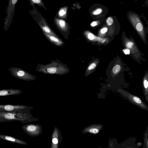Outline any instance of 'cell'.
I'll use <instances>...</instances> for the list:
<instances>
[{"label": "cell", "mask_w": 148, "mask_h": 148, "mask_svg": "<svg viewBox=\"0 0 148 148\" xmlns=\"http://www.w3.org/2000/svg\"><path fill=\"white\" fill-rule=\"evenodd\" d=\"M50 63L44 64H38L36 67L38 72L47 74H56L62 75L68 74L70 69L66 64L58 59L52 60Z\"/></svg>", "instance_id": "cell-1"}, {"label": "cell", "mask_w": 148, "mask_h": 148, "mask_svg": "<svg viewBox=\"0 0 148 148\" xmlns=\"http://www.w3.org/2000/svg\"><path fill=\"white\" fill-rule=\"evenodd\" d=\"M31 111L26 112H9L0 111V123L17 121L22 123H31L39 119L33 116Z\"/></svg>", "instance_id": "cell-2"}, {"label": "cell", "mask_w": 148, "mask_h": 148, "mask_svg": "<svg viewBox=\"0 0 148 148\" xmlns=\"http://www.w3.org/2000/svg\"><path fill=\"white\" fill-rule=\"evenodd\" d=\"M109 11V9L107 7L98 3L94 4L89 9L90 14L93 19L106 17Z\"/></svg>", "instance_id": "cell-3"}, {"label": "cell", "mask_w": 148, "mask_h": 148, "mask_svg": "<svg viewBox=\"0 0 148 148\" xmlns=\"http://www.w3.org/2000/svg\"><path fill=\"white\" fill-rule=\"evenodd\" d=\"M34 108L22 105L0 104V111L9 112H26Z\"/></svg>", "instance_id": "cell-4"}, {"label": "cell", "mask_w": 148, "mask_h": 148, "mask_svg": "<svg viewBox=\"0 0 148 148\" xmlns=\"http://www.w3.org/2000/svg\"><path fill=\"white\" fill-rule=\"evenodd\" d=\"M22 128L27 134L32 137L37 136L42 132V127L38 124L28 123L22 126Z\"/></svg>", "instance_id": "cell-5"}, {"label": "cell", "mask_w": 148, "mask_h": 148, "mask_svg": "<svg viewBox=\"0 0 148 148\" xmlns=\"http://www.w3.org/2000/svg\"><path fill=\"white\" fill-rule=\"evenodd\" d=\"M18 0H9L5 12L7 16L4 18L5 26L9 25L11 23L14 15L15 5Z\"/></svg>", "instance_id": "cell-6"}, {"label": "cell", "mask_w": 148, "mask_h": 148, "mask_svg": "<svg viewBox=\"0 0 148 148\" xmlns=\"http://www.w3.org/2000/svg\"><path fill=\"white\" fill-rule=\"evenodd\" d=\"M52 143L51 148H57L59 143H61L62 137L60 130L55 127L52 134Z\"/></svg>", "instance_id": "cell-7"}, {"label": "cell", "mask_w": 148, "mask_h": 148, "mask_svg": "<svg viewBox=\"0 0 148 148\" xmlns=\"http://www.w3.org/2000/svg\"><path fill=\"white\" fill-rule=\"evenodd\" d=\"M42 32L46 38L54 45L61 47L65 44V42L60 38L49 34L43 31Z\"/></svg>", "instance_id": "cell-8"}, {"label": "cell", "mask_w": 148, "mask_h": 148, "mask_svg": "<svg viewBox=\"0 0 148 148\" xmlns=\"http://www.w3.org/2000/svg\"><path fill=\"white\" fill-rule=\"evenodd\" d=\"M0 139L21 145H27V144L26 142L22 140L7 135L0 134Z\"/></svg>", "instance_id": "cell-9"}, {"label": "cell", "mask_w": 148, "mask_h": 148, "mask_svg": "<svg viewBox=\"0 0 148 148\" xmlns=\"http://www.w3.org/2000/svg\"><path fill=\"white\" fill-rule=\"evenodd\" d=\"M22 91L19 89H8L0 90V97L16 95L20 94Z\"/></svg>", "instance_id": "cell-10"}, {"label": "cell", "mask_w": 148, "mask_h": 148, "mask_svg": "<svg viewBox=\"0 0 148 148\" xmlns=\"http://www.w3.org/2000/svg\"><path fill=\"white\" fill-rule=\"evenodd\" d=\"M106 17L99 18L95 19L90 23V25L92 27H94L100 25L105 21Z\"/></svg>", "instance_id": "cell-11"}, {"label": "cell", "mask_w": 148, "mask_h": 148, "mask_svg": "<svg viewBox=\"0 0 148 148\" xmlns=\"http://www.w3.org/2000/svg\"><path fill=\"white\" fill-rule=\"evenodd\" d=\"M99 130L97 128H86L85 129L83 132H88L91 133L96 134L99 132Z\"/></svg>", "instance_id": "cell-12"}, {"label": "cell", "mask_w": 148, "mask_h": 148, "mask_svg": "<svg viewBox=\"0 0 148 148\" xmlns=\"http://www.w3.org/2000/svg\"><path fill=\"white\" fill-rule=\"evenodd\" d=\"M121 66L118 64L115 65L112 69V72L115 74H117L121 70Z\"/></svg>", "instance_id": "cell-13"}, {"label": "cell", "mask_w": 148, "mask_h": 148, "mask_svg": "<svg viewBox=\"0 0 148 148\" xmlns=\"http://www.w3.org/2000/svg\"><path fill=\"white\" fill-rule=\"evenodd\" d=\"M96 66V64L95 63H91L88 67L86 71L93 69Z\"/></svg>", "instance_id": "cell-14"}, {"label": "cell", "mask_w": 148, "mask_h": 148, "mask_svg": "<svg viewBox=\"0 0 148 148\" xmlns=\"http://www.w3.org/2000/svg\"><path fill=\"white\" fill-rule=\"evenodd\" d=\"M133 99L134 102L140 104L142 103L140 99L137 97L134 96L133 97Z\"/></svg>", "instance_id": "cell-15"}, {"label": "cell", "mask_w": 148, "mask_h": 148, "mask_svg": "<svg viewBox=\"0 0 148 148\" xmlns=\"http://www.w3.org/2000/svg\"><path fill=\"white\" fill-rule=\"evenodd\" d=\"M134 45V43L133 42L131 41H129L126 43V46L128 49H131L133 46Z\"/></svg>", "instance_id": "cell-16"}, {"label": "cell", "mask_w": 148, "mask_h": 148, "mask_svg": "<svg viewBox=\"0 0 148 148\" xmlns=\"http://www.w3.org/2000/svg\"><path fill=\"white\" fill-rule=\"evenodd\" d=\"M108 30V28L107 26H105L102 28L100 30L101 33L103 34L106 33Z\"/></svg>", "instance_id": "cell-17"}, {"label": "cell", "mask_w": 148, "mask_h": 148, "mask_svg": "<svg viewBox=\"0 0 148 148\" xmlns=\"http://www.w3.org/2000/svg\"><path fill=\"white\" fill-rule=\"evenodd\" d=\"M25 74V72L22 71H20L17 73V75L19 77H22L24 76Z\"/></svg>", "instance_id": "cell-18"}, {"label": "cell", "mask_w": 148, "mask_h": 148, "mask_svg": "<svg viewBox=\"0 0 148 148\" xmlns=\"http://www.w3.org/2000/svg\"><path fill=\"white\" fill-rule=\"evenodd\" d=\"M66 11L63 9L61 10L59 12V14L60 16H63L66 14Z\"/></svg>", "instance_id": "cell-19"}, {"label": "cell", "mask_w": 148, "mask_h": 148, "mask_svg": "<svg viewBox=\"0 0 148 148\" xmlns=\"http://www.w3.org/2000/svg\"><path fill=\"white\" fill-rule=\"evenodd\" d=\"M31 3H35L39 4L41 2V0H30Z\"/></svg>", "instance_id": "cell-20"}, {"label": "cell", "mask_w": 148, "mask_h": 148, "mask_svg": "<svg viewBox=\"0 0 148 148\" xmlns=\"http://www.w3.org/2000/svg\"><path fill=\"white\" fill-rule=\"evenodd\" d=\"M144 86L145 88H147L148 86V82L146 79H145L143 82Z\"/></svg>", "instance_id": "cell-21"}, {"label": "cell", "mask_w": 148, "mask_h": 148, "mask_svg": "<svg viewBox=\"0 0 148 148\" xmlns=\"http://www.w3.org/2000/svg\"><path fill=\"white\" fill-rule=\"evenodd\" d=\"M123 51L125 54H128L130 53V50L128 49H125Z\"/></svg>", "instance_id": "cell-22"}, {"label": "cell", "mask_w": 148, "mask_h": 148, "mask_svg": "<svg viewBox=\"0 0 148 148\" xmlns=\"http://www.w3.org/2000/svg\"></svg>", "instance_id": "cell-23"}]
</instances>
